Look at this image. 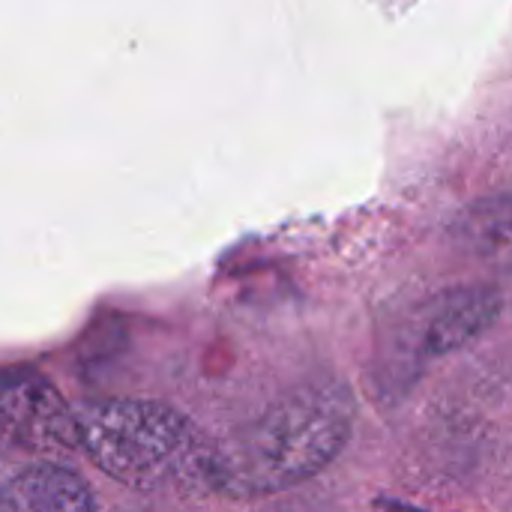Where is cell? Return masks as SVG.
Returning <instances> with one entry per match:
<instances>
[{
  "label": "cell",
  "instance_id": "5b68a950",
  "mask_svg": "<svg viewBox=\"0 0 512 512\" xmlns=\"http://www.w3.org/2000/svg\"><path fill=\"white\" fill-rule=\"evenodd\" d=\"M99 507L87 480L69 468L42 462L0 486V510L90 512Z\"/></svg>",
  "mask_w": 512,
  "mask_h": 512
},
{
  "label": "cell",
  "instance_id": "277c9868",
  "mask_svg": "<svg viewBox=\"0 0 512 512\" xmlns=\"http://www.w3.org/2000/svg\"><path fill=\"white\" fill-rule=\"evenodd\" d=\"M504 300L498 288H459L444 294L426 315L423 324V351L429 357L453 354L474 339H480L501 315Z\"/></svg>",
  "mask_w": 512,
  "mask_h": 512
},
{
  "label": "cell",
  "instance_id": "7a4b0ae2",
  "mask_svg": "<svg viewBox=\"0 0 512 512\" xmlns=\"http://www.w3.org/2000/svg\"><path fill=\"white\" fill-rule=\"evenodd\" d=\"M354 402L342 384L300 387L219 447V495L264 498L318 477L348 444Z\"/></svg>",
  "mask_w": 512,
  "mask_h": 512
},
{
  "label": "cell",
  "instance_id": "6da1fadb",
  "mask_svg": "<svg viewBox=\"0 0 512 512\" xmlns=\"http://www.w3.org/2000/svg\"><path fill=\"white\" fill-rule=\"evenodd\" d=\"M78 447L111 480L147 492L204 498L219 492V444L186 414L150 399H105L78 420Z\"/></svg>",
  "mask_w": 512,
  "mask_h": 512
},
{
  "label": "cell",
  "instance_id": "3957f363",
  "mask_svg": "<svg viewBox=\"0 0 512 512\" xmlns=\"http://www.w3.org/2000/svg\"><path fill=\"white\" fill-rule=\"evenodd\" d=\"M0 450L30 459L78 450V417L39 369H0Z\"/></svg>",
  "mask_w": 512,
  "mask_h": 512
}]
</instances>
